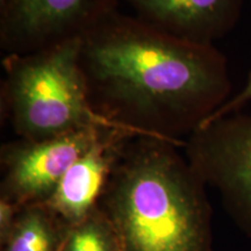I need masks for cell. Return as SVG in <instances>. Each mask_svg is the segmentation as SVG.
I'll return each instance as SVG.
<instances>
[{
  "label": "cell",
  "mask_w": 251,
  "mask_h": 251,
  "mask_svg": "<svg viewBox=\"0 0 251 251\" xmlns=\"http://www.w3.org/2000/svg\"><path fill=\"white\" fill-rule=\"evenodd\" d=\"M8 1H9V0H0V9L4 8L5 6L8 4Z\"/></svg>",
  "instance_id": "4fadbf2b"
},
{
  "label": "cell",
  "mask_w": 251,
  "mask_h": 251,
  "mask_svg": "<svg viewBox=\"0 0 251 251\" xmlns=\"http://www.w3.org/2000/svg\"><path fill=\"white\" fill-rule=\"evenodd\" d=\"M118 0H9L0 9V48L24 55L81 39Z\"/></svg>",
  "instance_id": "5b68a950"
},
{
  "label": "cell",
  "mask_w": 251,
  "mask_h": 251,
  "mask_svg": "<svg viewBox=\"0 0 251 251\" xmlns=\"http://www.w3.org/2000/svg\"><path fill=\"white\" fill-rule=\"evenodd\" d=\"M59 251H124L117 231L101 209L68 228Z\"/></svg>",
  "instance_id": "30bf717a"
},
{
  "label": "cell",
  "mask_w": 251,
  "mask_h": 251,
  "mask_svg": "<svg viewBox=\"0 0 251 251\" xmlns=\"http://www.w3.org/2000/svg\"><path fill=\"white\" fill-rule=\"evenodd\" d=\"M68 228L45 203L23 206L2 251H59Z\"/></svg>",
  "instance_id": "9c48e42d"
},
{
  "label": "cell",
  "mask_w": 251,
  "mask_h": 251,
  "mask_svg": "<svg viewBox=\"0 0 251 251\" xmlns=\"http://www.w3.org/2000/svg\"><path fill=\"white\" fill-rule=\"evenodd\" d=\"M109 129L117 128H86L55 139L4 144L0 197L19 206L45 203L68 169Z\"/></svg>",
  "instance_id": "8992f818"
},
{
  "label": "cell",
  "mask_w": 251,
  "mask_h": 251,
  "mask_svg": "<svg viewBox=\"0 0 251 251\" xmlns=\"http://www.w3.org/2000/svg\"><path fill=\"white\" fill-rule=\"evenodd\" d=\"M79 63L92 107L134 136L184 147L230 98L228 61L114 11L80 39Z\"/></svg>",
  "instance_id": "6da1fadb"
},
{
  "label": "cell",
  "mask_w": 251,
  "mask_h": 251,
  "mask_svg": "<svg viewBox=\"0 0 251 251\" xmlns=\"http://www.w3.org/2000/svg\"><path fill=\"white\" fill-rule=\"evenodd\" d=\"M177 148L149 136L125 143L99 203L124 251H212L207 185Z\"/></svg>",
  "instance_id": "7a4b0ae2"
},
{
  "label": "cell",
  "mask_w": 251,
  "mask_h": 251,
  "mask_svg": "<svg viewBox=\"0 0 251 251\" xmlns=\"http://www.w3.org/2000/svg\"><path fill=\"white\" fill-rule=\"evenodd\" d=\"M21 207L5 197H0V242H6L13 230Z\"/></svg>",
  "instance_id": "7c38bea8"
},
{
  "label": "cell",
  "mask_w": 251,
  "mask_h": 251,
  "mask_svg": "<svg viewBox=\"0 0 251 251\" xmlns=\"http://www.w3.org/2000/svg\"><path fill=\"white\" fill-rule=\"evenodd\" d=\"M249 102H251V71L249 76L247 78L246 84H244V86L240 90V92H237L235 96L230 97V98H229L219 109H216V111L213 113L211 117L207 119L202 125H205L209 121L218 120V119H221L224 117H227V115L240 112L241 109Z\"/></svg>",
  "instance_id": "8fae6325"
},
{
  "label": "cell",
  "mask_w": 251,
  "mask_h": 251,
  "mask_svg": "<svg viewBox=\"0 0 251 251\" xmlns=\"http://www.w3.org/2000/svg\"><path fill=\"white\" fill-rule=\"evenodd\" d=\"M134 17L177 39L214 45L236 27L244 0H125Z\"/></svg>",
  "instance_id": "ba28073f"
},
{
  "label": "cell",
  "mask_w": 251,
  "mask_h": 251,
  "mask_svg": "<svg viewBox=\"0 0 251 251\" xmlns=\"http://www.w3.org/2000/svg\"><path fill=\"white\" fill-rule=\"evenodd\" d=\"M186 158L221 197L235 224L251 235V113L202 125L188 136Z\"/></svg>",
  "instance_id": "277c9868"
},
{
  "label": "cell",
  "mask_w": 251,
  "mask_h": 251,
  "mask_svg": "<svg viewBox=\"0 0 251 251\" xmlns=\"http://www.w3.org/2000/svg\"><path fill=\"white\" fill-rule=\"evenodd\" d=\"M79 50L77 39L29 54L5 55L1 117L19 139L43 141L86 128H117L92 107Z\"/></svg>",
  "instance_id": "3957f363"
},
{
  "label": "cell",
  "mask_w": 251,
  "mask_h": 251,
  "mask_svg": "<svg viewBox=\"0 0 251 251\" xmlns=\"http://www.w3.org/2000/svg\"><path fill=\"white\" fill-rule=\"evenodd\" d=\"M135 137L109 129L72 164L45 205L68 227L85 220L99 207L125 143Z\"/></svg>",
  "instance_id": "52a82bcc"
}]
</instances>
